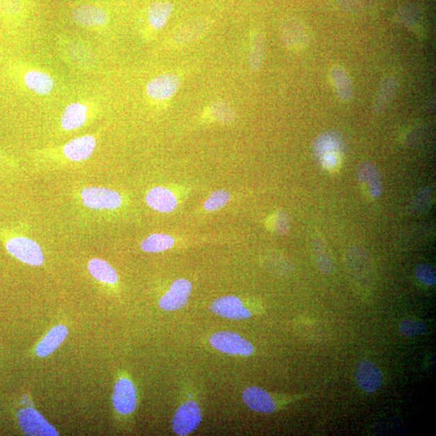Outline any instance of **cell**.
Returning <instances> with one entry per match:
<instances>
[{
  "mask_svg": "<svg viewBox=\"0 0 436 436\" xmlns=\"http://www.w3.org/2000/svg\"><path fill=\"white\" fill-rule=\"evenodd\" d=\"M346 266L349 275L356 283L368 286L373 282V262L368 251L362 247H351L346 255Z\"/></svg>",
  "mask_w": 436,
  "mask_h": 436,
  "instance_id": "6da1fadb",
  "label": "cell"
},
{
  "mask_svg": "<svg viewBox=\"0 0 436 436\" xmlns=\"http://www.w3.org/2000/svg\"><path fill=\"white\" fill-rule=\"evenodd\" d=\"M5 247H6L9 254L24 262V264L32 266L43 265L44 255L41 247L36 242L28 239V237H10L5 242Z\"/></svg>",
  "mask_w": 436,
  "mask_h": 436,
  "instance_id": "7a4b0ae2",
  "label": "cell"
},
{
  "mask_svg": "<svg viewBox=\"0 0 436 436\" xmlns=\"http://www.w3.org/2000/svg\"><path fill=\"white\" fill-rule=\"evenodd\" d=\"M210 342L216 350L227 355L250 356L254 353L253 345L234 332H217L210 337Z\"/></svg>",
  "mask_w": 436,
  "mask_h": 436,
  "instance_id": "3957f363",
  "label": "cell"
},
{
  "mask_svg": "<svg viewBox=\"0 0 436 436\" xmlns=\"http://www.w3.org/2000/svg\"><path fill=\"white\" fill-rule=\"evenodd\" d=\"M202 414L200 405L188 401L180 405L172 419V430L177 435H190L200 425Z\"/></svg>",
  "mask_w": 436,
  "mask_h": 436,
  "instance_id": "277c9868",
  "label": "cell"
},
{
  "mask_svg": "<svg viewBox=\"0 0 436 436\" xmlns=\"http://www.w3.org/2000/svg\"><path fill=\"white\" fill-rule=\"evenodd\" d=\"M81 195L83 205L92 210H116L122 202L118 192L105 187H88Z\"/></svg>",
  "mask_w": 436,
  "mask_h": 436,
  "instance_id": "5b68a950",
  "label": "cell"
},
{
  "mask_svg": "<svg viewBox=\"0 0 436 436\" xmlns=\"http://www.w3.org/2000/svg\"><path fill=\"white\" fill-rule=\"evenodd\" d=\"M280 33L282 42L291 51H300L308 46L310 42L309 34L304 24L294 17H287L282 19Z\"/></svg>",
  "mask_w": 436,
  "mask_h": 436,
  "instance_id": "8992f818",
  "label": "cell"
},
{
  "mask_svg": "<svg viewBox=\"0 0 436 436\" xmlns=\"http://www.w3.org/2000/svg\"><path fill=\"white\" fill-rule=\"evenodd\" d=\"M19 424L27 435L57 436L56 428L49 424L36 410L27 408L19 411Z\"/></svg>",
  "mask_w": 436,
  "mask_h": 436,
  "instance_id": "52a82bcc",
  "label": "cell"
},
{
  "mask_svg": "<svg viewBox=\"0 0 436 436\" xmlns=\"http://www.w3.org/2000/svg\"><path fill=\"white\" fill-rule=\"evenodd\" d=\"M181 84V79L176 74H162L148 83L146 91L152 100L166 101L175 95Z\"/></svg>",
  "mask_w": 436,
  "mask_h": 436,
  "instance_id": "ba28073f",
  "label": "cell"
},
{
  "mask_svg": "<svg viewBox=\"0 0 436 436\" xmlns=\"http://www.w3.org/2000/svg\"><path fill=\"white\" fill-rule=\"evenodd\" d=\"M355 378L359 387L369 394L378 391L383 383V375L373 361L362 360L356 365Z\"/></svg>",
  "mask_w": 436,
  "mask_h": 436,
  "instance_id": "9c48e42d",
  "label": "cell"
},
{
  "mask_svg": "<svg viewBox=\"0 0 436 436\" xmlns=\"http://www.w3.org/2000/svg\"><path fill=\"white\" fill-rule=\"evenodd\" d=\"M112 405L117 412L123 415L135 411L137 394L135 385L127 378L118 380L113 389Z\"/></svg>",
  "mask_w": 436,
  "mask_h": 436,
  "instance_id": "30bf717a",
  "label": "cell"
},
{
  "mask_svg": "<svg viewBox=\"0 0 436 436\" xmlns=\"http://www.w3.org/2000/svg\"><path fill=\"white\" fill-rule=\"evenodd\" d=\"M212 313L221 318L231 320H242L251 318L252 313L245 308L242 301L235 296H226L217 299L211 304Z\"/></svg>",
  "mask_w": 436,
  "mask_h": 436,
  "instance_id": "8fae6325",
  "label": "cell"
},
{
  "mask_svg": "<svg viewBox=\"0 0 436 436\" xmlns=\"http://www.w3.org/2000/svg\"><path fill=\"white\" fill-rule=\"evenodd\" d=\"M192 291V284L185 279L173 282L169 290L161 297L158 305L162 310L172 312L179 310L187 304Z\"/></svg>",
  "mask_w": 436,
  "mask_h": 436,
  "instance_id": "7c38bea8",
  "label": "cell"
},
{
  "mask_svg": "<svg viewBox=\"0 0 436 436\" xmlns=\"http://www.w3.org/2000/svg\"><path fill=\"white\" fill-rule=\"evenodd\" d=\"M207 18L197 17L190 19L178 27L171 35V43L181 47L196 41L204 36L209 28Z\"/></svg>",
  "mask_w": 436,
  "mask_h": 436,
  "instance_id": "4fadbf2b",
  "label": "cell"
},
{
  "mask_svg": "<svg viewBox=\"0 0 436 436\" xmlns=\"http://www.w3.org/2000/svg\"><path fill=\"white\" fill-rule=\"evenodd\" d=\"M242 400L247 408L258 413L269 414L276 410V404L271 396L255 386L246 388L242 392Z\"/></svg>",
  "mask_w": 436,
  "mask_h": 436,
  "instance_id": "5bb4252c",
  "label": "cell"
},
{
  "mask_svg": "<svg viewBox=\"0 0 436 436\" xmlns=\"http://www.w3.org/2000/svg\"><path fill=\"white\" fill-rule=\"evenodd\" d=\"M356 178L363 185H368L371 197L378 199L383 194V180L380 172L374 163L364 162L361 163L356 170Z\"/></svg>",
  "mask_w": 436,
  "mask_h": 436,
  "instance_id": "9a60e30c",
  "label": "cell"
},
{
  "mask_svg": "<svg viewBox=\"0 0 436 436\" xmlns=\"http://www.w3.org/2000/svg\"><path fill=\"white\" fill-rule=\"evenodd\" d=\"M146 202L153 210L167 214L174 210L177 200L171 191L163 187H153L146 196Z\"/></svg>",
  "mask_w": 436,
  "mask_h": 436,
  "instance_id": "2e32d148",
  "label": "cell"
},
{
  "mask_svg": "<svg viewBox=\"0 0 436 436\" xmlns=\"http://www.w3.org/2000/svg\"><path fill=\"white\" fill-rule=\"evenodd\" d=\"M96 145V140L91 135L77 137L63 147V153L72 161H83L91 156Z\"/></svg>",
  "mask_w": 436,
  "mask_h": 436,
  "instance_id": "e0dca14e",
  "label": "cell"
},
{
  "mask_svg": "<svg viewBox=\"0 0 436 436\" xmlns=\"http://www.w3.org/2000/svg\"><path fill=\"white\" fill-rule=\"evenodd\" d=\"M398 88V82L393 77H385L380 82L374 101V110L376 113H383L389 106Z\"/></svg>",
  "mask_w": 436,
  "mask_h": 436,
  "instance_id": "ac0fdd59",
  "label": "cell"
},
{
  "mask_svg": "<svg viewBox=\"0 0 436 436\" xmlns=\"http://www.w3.org/2000/svg\"><path fill=\"white\" fill-rule=\"evenodd\" d=\"M72 17L74 22L84 26H101L107 22L108 16L100 8L83 5L74 9Z\"/></svg>",
  "mask_w": 436,
  "mask_h": 436,
  "instance_id": "d6986e66",
  "label": "cell"
},
{
  "mask_svg": "<svg viewBox=\"0 0 436 436\" xmlns=\"http://www.w3.org/2000/svg\"><path fill=\"white\" fill-rule=\"evenodd\" d=\"M67 334L68 330L65 326L53 327L37 346L36 354L39 358H46L52 354L62 344Z\"/></svg>",
  "mask_w": 436,
  "mask_h": 436,
  "instance_id": "ffe728a7",
  "label": "cell"
},
{
  "mask_svg": "<svg viewBox=\"0 0 436 436\" xmlns=\"http://www.w3.org/2000/svg\"><path fill=\"white\" fill-rule=\"evenodd\" d=\"M330 78L337 96L340 100L350 101L353 97V85L349 74L340 66L332 67L330 71Z\"/></svg>",
  "mask_w": 436,
  "mask_h": 436,
  "instance_id": "44dd1931",
  "label": "cell"
},
{
  "mask_svg": "<svg viewBox=\"0 0 436 436\" xmlns=\"http://www.w3.org/2000/svg\"><path fill=\"white\" fill-rule=\"evenodd\" d=\"M173 4L168 1L153 2L147 9V18L151 26L156 31L165 27L173 11Z\"/></svg>",
  "mask_w": 436,
  "mask_h": 436,
  "instance_id": "7402d4cb",
  "label": "cell"
},
{
  "mask_svg": "<svg viewBox=\"0 0 436 436\" xmlns=\"http://www.w3.org/2000/svg\"><path fill=\"white\" fill-rule=\"evenodd\" d=\"M315 152L319 160L328 156H341L343 152V142L333 133H324L317 138L315 143Z\"/></svg>",
  "mask_w": 436,
  "mask_h": 436,
  "instance_id": "603a6c76",
  "label": "cell"
},
{
  "mask_svg": "<svg viewBox=\"0 0 436 436\" xmlns=\"http://www.w3.org/2000/svg\"><path fill=\"white\" fill-rule=\"evenodd\" d=\"M87 107L81 103L69 105L61 118L62 127L65 131H74L83 126L86 121Z\"/></svg>",
  "mask_w": 436,
  "mask_h": 436,
  "instance_id": "cb8c5ba5",
  "label": "cell"
},
{
  "mask_svg": "<svg viewBox=\"0 0 436 436\" xmlns=\"http://www.w3.org/2000/svg\"><path fill=\"white\" fill-rule=\"evenodd\" d=\"M311 242L317 265H318L319 270L325 275H331L335 270L334 262L326 249L324 240L319 235H315L312 239Z\"/></svg>",
  "mask_w": 436,
  "mask_h": 436,
  "instance_id": "d4e9b609",
  "label": "cell"
},
{
  "mask_svg": "<svg viewBox=\"0 0 436 436\" xmlns=\"http://www.w3.org/2000/svg\"><path fill=\"white\" fill-rule=\"evenodd\" d=\"M87 269L96 280L109 285L116 284L118 280L115 269L105 260L92 259L88 262Z\"/></svg>",
  "mask_w": 436,
  "mask_h": 436,
  "instance_id": "484cf974",
  "label": "cell"
},
{
  "mask_svg": "<svg viewBox=\"0 0 436 436\" xmlns=\"http://www.w3.org/2000/svg\"><path fill=\"white\" fill-rule=\"evenodd\" d=\"M24 83L28 89L39 94L47 95L53 87V81L49 74L37 71L28 72L24 78Z\"/></svg>",
  "mask_w": 436,
  "mask_h": 436,
  "instance_id": "4316f807",
  "label": "cell"
},
{
  "mask_svg": "<svg viewBox=\"0 0 436 436\" xmlns=\"http://www.w3.org/2000/svg\"><path fill=\"white\" fill-rule=\"evenodd\" d=\"M433 192L432 188L425 187L416 192L412 200L409 203L408 208V214L412 217L423 215L427 212L432 206Z\"/></svg>",
  "mask_w": 436,
  "mask_h": 436,
  "instance_id": "83f0119b",
  "label": "cell"
},
{
  "mask_svg": "<svg viewBox=\"0 0 436 436\" xmlns=\"http://www.w3.org/2000/svg\"><path fill=\"white\" fill-rule=\"evenodd\" d=\"M265 41L264 36L260 33H256L251 40V49L247 58L249 65L251 71L259 72L265 61Z\"/></svg>",
  "mask_w": 436,
  "mask_h": 436,
  "instance_id": "f1b7e54d",
  "label": "cell"
},
{
  "mask_svg": "<svg viewBox=\"0 0 436 436\" xmlns=\"http://www.w3.org/2000/svg\"><path fill=\"white\" fill-rule=\"evenodd\" d=\"M175 240L165 234H153L141 242V249L148 253H158L171 249Z\"/></svg>",
  "mask_w": 436,
  "mask_h": 436,
  "instance_id": "f546056e",
  "label": "cell"
},
{
  "mask_svg": "<svg viewBox=\"0 0 436 436\" xmlns=\"http://www.w3.org/2000/svg\"><path fill=\"white\" fill-rule=\"evenodd\" d=\"M420 9L414 4H405L396 13L397 22L406 28H413L417 26L420 21Z\"/></svg>",
  "mask_w": 436,
  "mask_h": 436,
  "instance_id": "4dcf8cb0",
  "label": "cell"
},
{
  "mask_svg": "<svg viewBox=\"0 0 436 436\" xmlns=\"http://www.w3.org/2000/svg\"><path fill=\"white\" fill-rule=\"evenodd\" d=\"M210 112L215 121L222 124H231L235 121L234 109L225 101H216L211 103Z\"/></svg>",
  "mask_w": 436,
  "mask_h": 436,
  "instance_id": "1f68e13d",
  "label": "cell"
},
{
  "mask_svg": "<svg viewBox=\"0 0 436 436\" xmlns=\"http://www.w3.org/2000/svg\"><path fill=\"white\" fill-rule=\"evenodd\" d=\"M400 333L408 338H417L424 335L427 331L422 321L405 319L399 324Z\"/></svg>",
  "mask_w": 436,
  "mask_h": 436,
  "instance_id": "d6a6232c",
  "label": "cell"
},
{
  "mask_svg": "<svg viewBox=\"0 0 436 436\" xmlns=\"http://www.w3.org/2000/svg\"><path fill=\"white\" fill-rule=\"evenodd\" d=\"M230 199V193L226 190L212 192L210 197L204 203V209L210 212L220 210L229 202Z\"/></svg>",
  "mask_w": 436,
  "mask_h": 436,
  "instance_id": "836d02e7",
  "label": "cell"
},
{
  "mask_svg": "<svg viewBox=\"0 0 436 436\" xmlns=\"http://www.w3.org/2000/svg\"><path fill=\"white\" fill-rule=\"evenodd\" d=\"M414 274L421 283L429 287L436 285V276L433 267L428 264H419L414 267Z\"/></svg>",
  "mask_w": 436,
  "mask_h": 436,
  "instance_id": "e575fe53",
  "label": "cell"
},
{
  "mask_svg": "<svg viewBox=\"0 0 436 436\" xmlns=\"http://www.w3.org/2000/svg\"><path fill=\"white\" fill-rule=\"evenodd\" d=\"M375 0H338L341 9L348 12H361L374 4Z\"/></svg>",
  "mask_w": 436,
  "mask_h": 436,
  "instance_id": "d590c367",
  "label": "cell"
},
{
  "mask_svg": "<svg viewBox=\"0 0 436 436\" xmlns=\"http://www.w3.org/2000/svg\"><path fill=\"white\" fill-rule=\"evenodd\" d=\"M290 229L288 216L285 212L279 211L274 216V230L277 234L285 235Z\"/></svg>",
  "mask_w": 436,
  "mask_h": 436,
  "instance_id": "8d00e7d4",
  "label": "cell"
},
{
  "mask_svg": "<svg viewBox=\"0 0 436 436\" xmlns=\"http://www.w3.org/2000/svg\"><path fill=\"white\" fill-rule=\"evenodd\" d=\"M435 99L434 100H430V101L428 102V105H427V109L428 111L430 112H433V108H435Z\"/></svg>",
  "mask_w": 436,
  "mask_h": 436,
  "instance_id": "74e56055",
  "label": "cell"
}]
</instances>
